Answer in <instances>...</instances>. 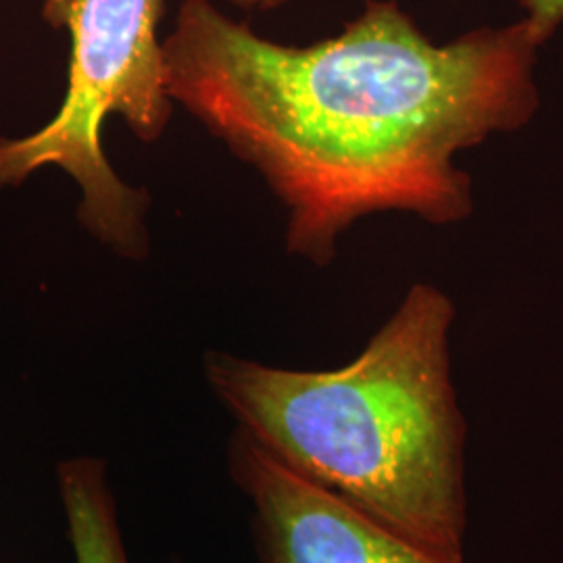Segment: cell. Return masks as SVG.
Instances as JSON below:
<instances>
[{
    "label": "cell",
    "instance_id": "cell-2",
    "mask_svg": "<svg viewBox=\"0 0 563 563\" xmlns=\"http://www.w3.org/2000/svg\"><path fill=\"white\" fill-rule=\"evenodd\" d=\"M455 302L413 284L353 362L284 369L211 351L205 376L239 428L342 501L467 563V422L451 362Z\"/></svg>",
    "mask_w": 563,
    "mask_h": 563
},
{
    "label": "cell",
    "instance_id": "cell-4",
    "mask_svg": "<svg viewBox=\"0 0 563 563\" xmlns=\"http://www.w3.org/2000/svg\"><path fill=\"white\" fill-rule=\"evenodd\" d=\"M230 472L253 505L263 563H449L311 483L241 428Z\"/></svg>",
    "mask_w": 563,
    "mask_h": 563
},
{
    "label": "cell",
    "instance_id": "cell-3",
    "mask_svg": "<svg viewBox=\"0 0 563 563\" xmlns=\"http://www.w3.org/2000/svg\"><path fill=\"white\" fill-rule=\"evenodd\" d=\"M165 0H42V18L69 36L65 97L41 130L0 141V192L44 167H59L81 192L78 220L115 255H148V195L121 180L101 144L109 118L141 142L162 141L174 101L167 92Z\"/></svg>",
    "mask_w": 563,
    "mask_h": 563
},
{
    "label": "cell",
    "instance_id": "cell-6",
    "mask_svg": "<svg viewBox=\"0 0 563 563\" xmlns=\"http://www.w3.org/2000/svg\"><path fill=\"white\" fill-rule=\"evenodd\" d=\"M523 18L541 25L551 36L563 25V0H516Z\"/></svg>",
    "mask_w": 563,
    "mask_h": 563
},
{
    "label": "cell",
    "instance_id": "cell-7",
    "mask_svg": "<svg viewBox=\"0 0 563 563\" xmlns=\"http://www.w3.org/2000/svg\"><path fill=\"white\" fill-rule=\"evenodd\" d=\"M236 9L242 11H260V13H267V11H276L284 4H288L290 0H223Z\"/></svg>",
    "mask_w": 563,
    "mask_h": 563
},
{
    "label": "cell",
    "instance_id": "cell-1",
    "mask_svg": "<svg viewBox=\"0 0 563 563\" xmlns=\"http://www.w3.org/2000/svg\"><path fill=\"white\" fill-rule=\"evenodd\" d=\"M551 38L522 18L439 44L397 0H365L341 34L292 46L213 0H181L163 60L174 104L286 209L288 253L323 267L367 216L401 211L432 225L472 216V180L455 157L532 121Z\"/></svg>",
    "mask_w": 563,
    "mask_h": 563
},
{
    "label": "cell",
    "instance_id": "cell-5",
    "mask_svg": "<svg viewBox=\"0 0 563 563\" xmlns=\"http://www.w3.org/2000/svg\"><path fill=\"white\" fill-rule=\"evenodd\" d=\"M59 490L78 563H128L104 463L76 457L60 463Z\"/></svg>",
    "mask_w": 563,
    "mask_h": 563
}]
</instances>
